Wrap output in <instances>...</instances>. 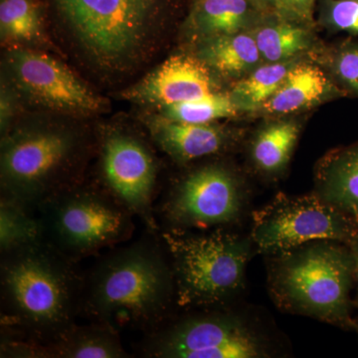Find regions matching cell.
Wrapping results in <instances>:
<instances>
[{
    "label": "cell",
    "instance_id": "obj_1",
    "mask_svg": "<svg viewBox=\"0 0 358 358\" xmlns=\"http://www.w3.org/2000/svg\"><path fill=\"white\" fill-rule=\"evenodd\" d=\"M176 307L173 268L159 234L101 257L84 275L81 313L92 322L150 333Z\"/></svg>",
    "mask_w": 358,
    "mask_h": 358
},
{
    "label": "cell",
    "instance_id": "obj_2",
    "mask_svg": "<svg viewBox=\"0 0 358 358\" xmlns=\"http://www.w3.org/2000/svg\"><path fill=\"white\" fill-rule=\"evenodd\" d=\"M45 240L1 254L4 338L46 343L76 324L84 275Z\"/></svg>",
    "mask_w": 358,
    "mask_h": 358
},
{
    "label": "cell",
    "instance_id": "obj_3",
    "mask_svg": "<svg viewBox=\"0 0 358 358\" xmlns=\"http://www.w3.org/2000/svg\"><path fill=\"white\" fill-rule=\"evenodd\" d=\"M48 14L87 62L119 76L157 51L179 0H44Z\"/></svg>",
    "mask_w": 358,
    "mask_h": 358
},
{
    "label": "cell",
    "instance_id": "obj_4",
    "mask_svg": "<svg viewBox=\"0 0 358 358\" xmlns=\"http://www.w3.org/2000/svg\"><path fill=\"white\" fill-rule=\"evenodd\" d=\"M268 259V294L282 312L353 329L355 262L350 245L315 240Z\"/></svg>",
    "mask_w": 358,
    "mask_h": 358
},
{
    "label": "cell",
    "instance_id": "obj_5",
    "mask_svg": "<svg viewBox=\"0 0 358 358\" xmlns=\"http://www.w3.org/2000/svg\"><path fill=\"white\" fill-rule=\"evenodd\" d=\"M90 148L86 134L68 124L13 127L1 136V196L36 210L52 195L83 181Z\"/></svg>",
    "mask_w": 358,
    "mask_h": 358
},
{
    "label": "cell",
    "instance_id": "obj_6",
    "mask_svg": "<svg viewBox=\"0 0 358 358\" xmlns=\"http://www.w3.org/2000/svg\"><path fill=\"white\" fill-rule=\"evenodd\" d=\"M159 236L173 268L176 307H225L243 291L247 267L256 251L251 237L228 227H160Z\"/></svg>",
    "mask_w": 358,
    "mask_h": 358
},
{
    "label": "cell",
    "instance_id": "obj_7",
    "mask_svg": "<svg viewBox=\"0 0 358 358\" xmlns=\"http://www.w3.org/2000/svg\"><path fill=\"white\" fill-rule=\"evenodd\" d=\"M43 239L75 262L129 241L134 215L102 185L83 181L44 200L36 210Z\"/></svg>",
    "mask_w": 358,
    "mask_h": 358
},
{
    "label": "cell",
    "instance_id": "obj_8",
    "mask_svg": "<svg viewBox=\"0 0 358 358\" xmlns=\"http://www.w3.org/2000/svg\"><path fill=\"white\" fill-rule=\"evenodd\" d=\"M140 350L150 358L272 357V346L262 331L242 313L226 307L171 317L145 334Z\"/></svg>",
    "mask_w": 358,
    "mask_h": 358
},
{
    "label": "cell",
    "instance_id": "obj_9",
    "mask_svg": "<svg viewBox=\"0 0 358 358\" xmlns=\"http://www.w3.org/2000/svg\"><path fill=\"white\" fill-rule=\"evenodd\" d=\"M249 202L240 173L225 162H212L179 176L160 201L157 213L164 228L214 229L239 222Z\"/></svg>",
    "mask_w": 358,
    "mask_h": 358
},
{
    "label": "cell",
    "instance_id": "obj_10",
    "mask_svg": "<svg viewBox=\"0 0 358 358\" xmlns=\"http://www.w3.org/2000/svg\"><path fill=\"white\" fill-rule=\"evenodd\" d=\"M250 237L256 251L268 256L315 240L350 244L358 238V226L317 193H279L254 212Z\"/></svg>",
    "mask_w": 358,
    "mask_h": 358
},
{
    "label": "cell",
    "instance_id": "obj_11",
    "mask_svg": "<svg viewBox=\"0 0 358 358\" xmlns=\"http://www.w3.org/2000/svg\"><path fill=\"white\" fill-rule=\"evenodd\" d=\"M101 185L140 218L148 232L159 234L155 211L157 159L145 141L131 131L110 129L100 143Z\"/></svg>",
    "mask_w": 358,
    "mask_h": 358
},
{
    "label": "cell",
    "instance_id": "obj_12",
    "mask_svg": "<svg viewBox=\"0 0 358 358\" xmlns=\"http://www.w3.org/2000/svg\"><path fill=\"white\" fill-rule=\"evenodd\" d=\"M10 81L30 102L67 114H94L105 103L62 62L28 47L7 54Z\"/></svg>",
    "mask_w": 358,
    "mask_h": 358
},
{
    "label": "cell",
    "instance_id": "obj_13",
    "mask_svg": "<svg viewBox=\"0 0 358 358\" xmlns=\"http://www.w3.org/2000/svg\"><path fill=\"white\" fill-rule=\"evenodd\" d=\"M213 72L195 54L173 55L122 93L141 106L162 108L217 93Z\"/></svg>",
    "mask_w": 358,
    "mask_h": 358
},
{
    "label": "cell",
    "instance_id": "obj_14",
    "mask_svg": "<svg viewBox=\"0 0 358 358\" xmlns=\"http://www.w3.org/2000/svg\"><path fill=\"white\" fill-rule=\"evenodd\" d=\"M150 138L176 164L224 154L240 140L239 131L218 122L187 124L166 119L159 114L143 119Z\"/></svg>",
    "mask_w": 358,
    "mask_h": 358
},
{
    "label": "cell",
    "instance_id": "obj_15",
    "mask_svg": "<svg viewBox=\"0 0 358 358\" xmlns=\"http://www.w3.org/2000/svg\"><path fill=\"white\" fill-rule=\"evenodd\" d=\"M16 358H128L120 331L106 324L92 322L74 324L46 343L20 339L13 346Z\"/></svg>",
    "mask_w": 358,
    "mask_h": 358
},
{
    "label": "cell",
    "instance_id": "obj_16",
    "mask_svg": "<svg viewBox=\"0 0 358 358\" xmlns=\"http://www.w3.org/2000/svg\"><path fill=\"white\" fill-rule=\"evenodd\" d=\"M272 13H277L259 0H192L185 29L199 43L223 35L251 31Z\"/></svg>",
    "mask_w": 358,
    "mask_h": 358
},
{
    "label": "cell",
    "instance_id": "obj_17",
    "mask_svg": "<svg viewBox=\"0 0 358 358\" xmlns=\"http://www.w3.org/2000/svg\"><path fill=\"white\" fill-rule=\"evenodd\" d=\"M346 96L319 66L299 60L277 92L257 114L284 117L315 107L324 101Z\"/></svg>",
    "mask_w": 358,
    "mask_h": 358
},
{
    "label": "cell",
    "instance_id": "obj_18",
    "mask_svg": "<svg viewBox=\"0 0 358 358\" xmlns=\"http://www.w3.org/2000/svg\"><path fill=\"white\" fill-rule=\"evenodd\" d=\"M313 192L358 226V141L319 160Z\"/></svg>",
    "mask_w": 358,
    "mask_h": 358
},
{
    "label": "cell",
    "instance_id": "obj_19",
    "mask_svg": "<svg viewBox=\"0 0 358 358\" xmlns=\"http://www.w3.org/2000/svg\"><path fill=\"white\" fill-rule=\"evenodd\" d=\"M301 131V122L280 119L267 122L250 141L249 159L256 173L277 179L288 169Z\"/></svg>",
    "mask_w": 358,
    "mask_h": 358
},
{
    "label": "cell",
    "instance_id": "obj_20",
    "mask_svg": "<svg viewBox=\"0 0 358 358\" xmlns=\"http://www.w3.org/2000/svg\"><path fill=\"white\" fill-rule=\"evenodd\" d=\"M195 55L215 74L237 81L264 63L251 31L202 40Z\"/></svg>",
    "mask_w": 358,
    "mask_h": 358
},
{
    "label": "cell",
    "instance_id": "obj_21",
    "mask_svg": "<svg viewBox=\"0 0 358 358\" xmlns=\"http://www.w3.org/2000/svg\"><path fill=\"white\" fill-rule=\"evenodd\" d=\"M264 63H279L300 58L310 50L313 33L307 25L271 14L251 30Z\"/></svg>",
    "mask_w": 358,
    "mask_h": 358
},
{
    "label": "cell",
    "instance_id": "obj_22",
    "mask_svg": "<svg viewBox=\"0 0 358 358\" xmlns=\"http://www.w3.org/2000/svg\"><path fill=\"white\" fill-rule=\"evenodd\" d=\"M47 14L44 0H0L1 41L13 48L43 43Z\"/></svg>",
    "mask_w": 358,
    "mask_h": 358
},
{
    "label": "cell",
    "instance_id": "obj_23",
    "mask_svg": "<svg viewBox=\"0 0 358 358\" xmlns=\"http://www.w3.org/2000/svg\"><path fill=\"white\" fill-rule=\"evenodd\" d=\"M300 59L279 63H263L246 76L238 80L228 92L241 113H257L267 102L282 82L289 71Z\"/></svg>",
    "mask_w": 358,
    "mask_h": 358
},
{
    "label": "cell",
    "instance_id": "obj_24",
    "mask_svg": "<svg viewBox=\"0 0 358 358\" xmlns=\"http://www.w3.org/2000/svg\"><path fill=\"white\" fill-rule=\"evenodd\" d=\"M42 240L43 234L36 212L16 200L0 197V254Z\"/></svg>",
    "mask_w": 358,
    "mask_h": 358
},
{
    "label": "cell",
    "instance_id": "obj_25",
    "mask_svg": "<svg viewBox=\"0 0 358 358\" xmlns=\"http://www.w3.org/2000/svg\"><path fill=\"white\" fill-rule=\"evenodd\" d=\"M157 114L171 121L187 124H211L241 114L229 93L211 94L197 100L173 103L157 109Z\"/></svg>",
    "mask_w": 358,
    "mask_h": 358
},
{
    "label": "cell",
    "instance_id": "obj_26",
    "mask_svg": "<svg viewBox=\"0 0 358 358\" xmlns=\"http://www.w3.org/2000/svg\"><path fill=\"white\" fill-rule=\"evenodd\" d=\"M329 76L348 95L358 96V43L348 39L326 51Z\"/></svg>",
    "mask_w": 358,
    "mask_h": 358
},
{
    "label": "cell",
    "instance_id": "obj_27",
    "mask_svg": "<svg viewBox=\"0 0 358 358\" xmlns=\"http://www.w3.org/2000/svg\"><path fill=\"white\" fill-rule=\"evenodd\" d=\"M320 21L333 31L358 35V0H322Z\"/></svg>",
    "mask_w": 358,
    "mask_h": 358
},
{
    "label": "cell",
    "instance_id": "obj_28",
    "mask_svg": "<svg viewBox=\"0 0 358 358\" xmlns=\"http://www.w3.org/2000/svg\"><path fill=\"white\" fill-rule=\"evenodd\" d=\"M20 94L10 80L2 78L0 91V131L1 136H6L13 128L14 119L18 109Z\"/></svg>",
    "mask_w": 358,
    "mask_h": 358
},
{
    "label": "cell",
    "instance_id": "obj_29",
    "mask_svg": "<svg viewBox=\"0 0 358 358\" xmlns=\"http://www.w3.org/2000/svg\"><path fill=\"white\" fill-rule=\"evenodd\" d=\"M280 15L296 22L310 23L315 0H279Z\"/></svg>",
    "mask_w": 358,
    "mask_h": 358
},
{
    "label": "cell",
    "instance_id": "obj_30",
    "mask_svg": "<svg viewBox=\"0 0 358 358\" xmlns=\"http://www.w3.org/2000/svg\"><path fill=\"white\" fill-rule=\"evenodd\" d=\"M350 249H352L353 257H355V285H357V296H355V307L358 308V238L350 242Z\"/></svg>",
    "mask_w": 358,
    "mask_h": 358
},
{
    "label": "cell",
    "instance_id": "obj_31",
    "mask_svg": "<svg viewBox=\"0 0 358 358\" xmlns=\"http://www.w3.org/2000/svg\"><path fill=\"white\" fill-rule=\"evenodd\" d=\"M259 1H261L262 2V3L266 4V6L270 7V8H272L273 10H275V13H277L280 15L279 0H259Z\"/></svg>",
    "mask_w": 358,
    "mask_h": 358
},
{
    "label": "cell",
    "instance_id": "obj_32",
    "mask_svg": "<svg viewBox=\"0 0 358 358\" xmlns=\"http://www.w3.org/2000/svg\"><path fill=\"white\" fill-rule=\"evenodd\" d=\"M352 331H357L358 336V317H357V319H355V324H353Z\"/></svg>",
    "mask_w": 358,
    "mask_h": 358
}]
</instances>
